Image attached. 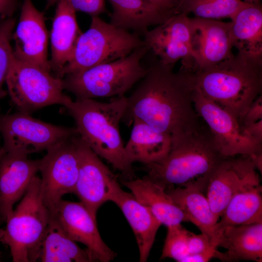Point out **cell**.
<instances>
[{
	"label": "cell",
	"mask_w": 262,
	"mask_h": 262,
	"mask_svg": "<svg viewBox=\"0 0 262 262\" xmlns=\"http://www.w3.org/2000/svg\"><path fill=\"white\" fill-rule=\"evenodd\" d=\"M78 135L51 147L40 159L41 193L50 214L54 213L64 195L74 192L79 173Z\"/></svg>",
	"instance_id": "cell-10"
},
{
	"label": "cell",
	"mask_w": 262,
	"mask_h": 262,
	"mask_svg": "<svg viewBox=\"0 0 262 262\" xmlns=\"http://www.w3.org/2000/svg\"><path fill=\"white\" fill-rule=\"evenodd\" d=\"M143 41L159 57L161 64L174 66L180 60V70L190 72L193 65L190 17L179 12L144 33Z\"/></svg>",
	"instance_id": "cell-12"
},
{
	"label": "cell",
	"mask_w": 262,
	"mask_h": 262,
	"mask_svg": "<svg viewBox=\"0 0 262 262\" xmlns=\"http://www.w3.org/2000/svg\"><path fill=\"white\" fill-rule=\"evenodd\" d=\"M189 255L201 253L212 247H216L203 233L196 234L189 231L188 239Z\"/></svg>",
	"instance_id": "cell-33"
},
{
	"label": "cell",
	"mask_w": 262,
	"mask_h": 262,
	"mask_svg": "<svg viewBox=\"0 0 262 262\" xmlns=\"http://www.w3.org/2000/svg\"><path fill=\"white\" fill-rule=\"evenodd\" d=\"M193 102L196 113L208 127L222 156L251 157L262 153V145L245 134L237 118L195 88Z\"/></svg>",
	"instance_id": "cell-11"
},
{
	"label": "cell",
	"mask_w": 262,
	"mask_h": 262,
	"mask_svg": "<svg viewBox=\"0 0 262 262\" xmlns=\"http://www.w3.org/2000/svg\"><path fill=\"white\" fill-rule=\"evenodd\" d=\"M144 45L135 33L92 16L90 27L79 37L59 78L125 57Z\"/></svg>",
	"instance_id": "cell-7"
},
{
	"label": "cell",
	"mask_w": 262,
	"mask_h": 262,
	"mask_svg": "<svg viewBox=\"0 0 262 262\" xmlns=\"http://www.w3.org/2000/svg\"><path fill=\"white\" fill-rule=\"evenodd\" d=\"M243 132L247 137L262 145V119L241 125Z\"/></svg>",
	"instance_id": "cell-35"
},
{
	"label": "cell",
	"mask_w": 262,
	"mask_h": 262,
	"mask_svg": "<svg viewBox=\"0 0 262 262\" xmlns=\"http://www.w3.org/2000/svg\"><path fill=\"white\" fill-rule=\"evenodd\" d=\"M15 24V19L12 17L0 23V100L7 94L3 89V85L14 58L11 41Z\"/></svg>",
	"instance_id": "cell-30"
},
{
	"label": "cell",
	"mask_w": 262,
	"mask_h": 262,
	"mask_svg": "<svg viewBox=\"0 0 262 262\" xmlns=\"http://www.w3.org/2000/svg\"><path fill=\"white\" fill-rule=\"evenodd\" d=\"M122 184L167 227L189 222L165 189L146 175L142 179L123 180Z\"/></svg>",
	"instance_id": "cell-23"
},
{
	"label": "cell",
	"mask_w": 262,
	"mask_h": 262,
	"mask_svg": "<svg viewBox=\"0 0 262 262\" xmlns=\"http://www.w3.org/2000/svg\"><path fill=\"white\" fill-rule=\"evenodd\" d=\"M16 0H0V15L10 17L16 9Z\"/></svg>",
	"instance_id": "cell-38"
},
{
	"label": "cell",
	"mask_w": 262,
	"mask_h": 262,
	"mask_svg": "<svg viewBox=\"0 0 262 262\" xmlns=\"http://www.w3.org/2000/svg\"><path fill=\"white\" fill-rule=\"evenodd\" d=\"M245 2L249 4H255L260 3V0H244Z\"/></svg>",
	"instance_id": "cell-41"
},
{
	"label": "cell",
	"mask_w": 262,
	"mask_h": 262,
	"mask_svg": "<svg viewBox=\"0 0 262 262\" xmlns=\"http://www.w3.org/2000/svg\"><path fill=\"white\" fill-rule=\"evenodd\" d=\"M250 157H225L211 174L205 193L211 208L219 219L231 198L246 186L261 182Z\"/></svg>",
	"instance_id": "cell-14"
},
{
	"label": "cell",
	"mask_w": 262,
	"mask_h": 262,
	"mask_svg": "<svg viewBox=\"0 0 262 262\" xmlns=\"http://www.w3.org/2000/svg\"><path fill=\"white\" fill-rule=\"evenodd\" d=\"M261 119H262V96L260 95L250 105L239 122L241 125Z\"/></svg>",
	"instance_id": "cell-34"
},
{
	"label": "cell",
	"mask_w": 262,
	"mask_h": 262,
	"mask_svg": "<svg viewBox=\"0 0 262 262\" xmlns=\"http://www.w3.org/2000/svg\"><path fill=\"white\" fill-rule=\"evenodd\" d=\"M162 11L170 15L177 13L180 0H147Z\"/></svg>",
	"instance_id": "cell-36"
},
{
	"label": "cell",
	"mask_w": 262,
	"mask_h": 262,
	"mask_svg": "<svg viewBox=\"0 0 262 262\" xmlns=\"http://www.w3.org/2000/svg\"><path fill=\"white\" fill-rule=\"evenodd\" d=\"M244 3L241 0H180L177 13H192L204 19H231Z\"/></svg>",
	"instance_id": "cell-29"
},
{
	"label": "cell",
	"mask_w": 262,
	"mask_h": 262,
	"mask_svg": "<svg viewBox=\"0 0 262 262\" xmlns=\"http://www.w3.org/2000/svg\"><path fill=\"white\" fill-rule=\"evenodd\" d=\"M158 62L148 68L127 97L122 121L139 119L154 129L179 139L202 124L193 102L194 87L189 74Z\"/></svg>",
	"instance_id": "cell-1"
},
{
	"label": "cell",
	"mask_w": 262,
	"mask_h": 262,
	"mask_svg": "<svg viewBox=\"0 0 262 262\" xmlns=\"http://www.w3.org/2000/svg\"><path fill=\"white\" fill-rule=\"evenodd\" d=\"M4 233V229L0 227V241L2 239Z\"/></svg>",
	"instance_id": "cell-42"
},
{
	"label": "cell",
	"mask_w": 262,
	"mask_h": 262,
	"mask_svg": "<svg viewBox=\"0 0 262 262\" xmlns=\"http://www.w3.org/2000/svg\"><path fill=\"white\" fill-rule=\"evenodd\" d=\"M127 105V97H115L108 102L94 99H72L65 107L74 119L81 138L99 157L128 178L133 176L126 158L119 130Z\"/></svg>",
	"instance_id": "cell-2"
},
{
	"label": "cell",
	"mask_w": 262,
	"mask_h": 262,
	"mask_svg": "<svg viewBox=\"0 0 262 262\" xmlns=\"http://www.w3.org/2000/svg\"><path fill=\"white\" fill-rule=\"evenodd\" d=\"M195 89L238 121L262 91V60L240 52L213 67L188 72Z\"/></svg>",
	"instance_id": "cell-3"
},
{
	"label": "cell",
	"mask_w": 262,
	"mask_h": 262,
	"mask_svg": "<svg viewBox=\"0 0 262 262\" xmlns=\"http://www.w3.org/2000/svg\"><path fill=\"white\" fill-rule=\"evenodd\" d=\"M40 159L0 148V219L5 221L39 172Z\"/></svg>",
	"instance_id": "cell-18"
},
{
	"label": "cell",
	"mask_w": 262,
	"mask_h": 262,
	"mask_svg": "<svg viewBox=\"0 0 262 262\" xmlns=\"http://www.w3.org/2000/svg\"><path fill=\"white\" fill-rule=\"evenodd\" d=\"M188 219L218 247L216 225L218 221L204 194L205 188L198 183H190L165 190Z\"/></svg>",
	"instance_id": "cell-20"
},
{
	"label": "cell",
	"mask_w": 262,
	"mask_h": 262,
	"mask_svg": "<svg viewBox=\"0 0 262 262\" xmlns=\"http://www.w3.org/2000/svg\"><path fill=\"white\" fill-rule=\"evenodd\" d=\"M148 50L145 45L125 57L66 75L64 89L76 99L125 96L145 75L141 61Z\"/></svg>",
	"instance_id": "cell-5"
},
{
	"label": "cell",
	"mask_w": 262,
	"mask_h": 262,
	"mask_svg": "<svg viewBox=\"0 0 262 262\" xmlns=\"http://www.w3.org/2000/svg\"><path fill=\"white\" fill-rule=\"evenodd\" d=\"M0 133L3 141L1 149L28 156L78 134L75 127L55 125L20 112L0 115Z\"/></svg>",
	"instance_id": "cell-9"
},
{
	"label": "cell",
	"mask_w": 262,
	"mask_h": 262,
	"mask_svg": "<svg viewBox=\"0 0 262 262\" xmlns=\"http://www.w3.org/2000/svg\"></svg>",
	"instance_id": "cell-43"
},
{
	"label": "cell",
	"mask_w": 262,
	"mask_h": 262,
	"mask_svg": "<svg viewBox=\"0 0 262 262\" xmlns=\"http://www.w3.org/2000/svg\"><path fill=\"white\" fill-rule=\"evenodd\" d=\"M79 173L73 193L93 216L98 208L110 201L119 185L116 176L81 138L76 137Z\"/></svg>",
	"instance_id": "cell-13"
},
{
	"label": "cell",
	"mask_w": 262,
	"mask_h": 262,
	"mask_svg": "<svg viewBox=\"0 0 262 262\" xmlns=\"http://www.w3.org/2000/svg\"><path fill=\"white\" fill-rule=\"evenodd\" d=\"M39 260L41 262H96L90 251L81 248L70 239L55 217L50 214Z\"/></svg>",
	"instance_id": "cell-28"
},
{
	"label": "cell",
	"mask_w": 262,
	"mask_h": 262,
	"mask_svg": "<svg viewBox=\"0 0 262 262\" xmlns=\"http://www.w3.org/2000/svg\"><path fill=\"white\" fill-rule=\"evenodd\" d=\"M230 38L238 52L262 60V7L245 2L231 19Z\"/></svg>",
	"instance_id": "cell-24"
},
{
	"label": "cell",
	"mask_w": 262,
	"mask_h": 262,
	"mask_svg": "<svg viewBox=\"0 0 262 262\" xmlns=\"http://www.w3.org/2000/svg\"><path fill=\"white\" fill-rule=\"evenodd\" d=\"M132 124L130 137L124 146L129 162L131 164L135 162L146 164L163 159L170 149L171 137L139 119H134Z\"/></svg>",
	"instance_id": "cell-25"
},
{
	"label": "cell",
	"mask_w": 262,
	"mask_h": 262,
	"mask_svg": "<svg viewBox=\"0 0 262 262\" xmlns=\"http://www.w3.org/2000/svg\"><path fill=\"white\" fill-rule=\"evenodd\" d=\"M113 12L110 23L129 31L145 33L153 25H158L172 15H168L147 0H108Z\"/></svg>",
	"instance_id": "cell-26"
},
{
	"label": "cell",
	"mask_w": 262,
	"mask_h": 262,
	"mask_svg": "<svg viewBox=\"0 0 262 262\" xmlns=\"http://www.w3.org/2000/svg\"><path fill=\"white\" fill-rule=\"evenodd\" d=\"M66 235L86 246L96 262H109L116 253L103 241L98 231L96 217L81 202L62 199L52 214Z\"/></svg>",
	"instance_id": "cell-16"
},
{
	"label": "cell",
	"mask_w": 262,
	"mask_h": 262,
	"mask_svg": "<svg viewBox=\"0 0 262 262\" xmlns=\"http://www.w3.org/2000/svg\"><path fill=\"white\" fill-rule=\"evenodd\" d=\"M190 24L193 65L190 73L210 69L234 55L230 21L194 17Z\"/></svg>",
	"instance_id": "cell-15"
},
{
	"label": "cell",
	"mask_w": 262,
	"mask_h": 262,
	"mask_svg": "<svg viewBox=\"0 0 262 262\" xmlns=\"http://www.w3.org/2000/svg\"><path fill=\"white\" fill-rule=\"evenodd\" d=\"M60 0H47L46 9L57 3Z\"/></svg>",
	"instance_id": "cell-40"
},
{
	"label": "cell",
	"mask_w": 262,
	"mask_h": 262,
	"mask_svg": "<svg viewBox=\"0 0 262 262\" xmlns=\"http://www.w3.org/2000/svg\"><path fill=\"white\" fill-rule=\"evenodd\" d=\"M189 231L181 224L168 227L161 259L171 258L177 262H182L189 254Z\"/></svg>",
	"instance_id": "cell-31"
},
{
	"label": "cell",
	"mask_w": 262,
	"mask_h": 262,
	"mask_svg": "<svg viewBox=\"0 0 262 262\" xmlns=\"http://www.w3.org/2000/svg\"><path fill=\"white\" fill-rule=\"evenodd\" d=\"M216 258L224 262H262V223L228 226L220 233Z\"/></svg>",
	"instance_id": "cell-22"
},
{
	"label": "cell",
	"mask_w": 262,
	"mask_h": 262,
	"mask_svg": "<svg viewBox=\"0 0 262 262\" xmlns=\"http://www.w3.org/2000/svg\"><path fill=\"white\" fill-rule=\"evenodd\" d=\"M49 218V212L42 200L40 178L37 175L5 220L0 241L9 247L13 262L39 260Z\"/></svg>",
	"instance_id": "cell-6"
},
{
	"label": "cell",
	"mask_w": 262,
	"mask_h": 262,
	"mask_svg": "<svg viewBox=\"0 0 262 262\" xmlns=\"http://www.w3.org/2000/svg\"><path fill=\"white\" fill-rule=\"evenodd\" d=\"M50 32L51 70L59 78L70 59L77 40L82 33L76 19V11L67 0L57 3Z\"/></svg>",
	"instance_id": "cell-21"
},
{
	"label": "cell",
	"mask_w": 262,
	"mask_h": 262,
	"mask_svg": "<svg viewBox=\"0 0 262 262\" xmlns=\"http://www.w3.org/2000/svg\"><path fill=\"white\" fill-rule=\"evenodd\" d=\"M262 190L260 182L251 184L231 198L216 225L218 242L220 232L227 227L262 223Z\"/></svg>",
	"instance_id": "cell-27"
},
{
	"label": "cell",
	"mask_w": 262,
	"mask_h": 262,
	"mask_svg": "<svg viewBox=\"0 0 262 262\" xmlns=\"http://www.w3.org/2000/svg\"><path fill=\"white\" fill-rule=\"evenodd\" d=\"M257 170H258L261 173L262 171V153L250 157Z\"/></svg>",
	"instance_id": "cell-39"
},
{
	"label": "cell",
	"mask_w": 262,
	"mask_h": 262,
	"mask_svg": "<svg viewBox=\"0 0 262 262\" xmlns=\"http://www.w3.org/2000/svg\"><path fill=\"white\" fill-rule=\"evenodd\" d=\"M224 157L206 125L172 140L163 159L145 165L147 176L165 190L196 183L206 190L211 174Z\"/></svg>",
	"instance_id": "cell-4"
},
{
	"label": "cell",
	"mask_w": 262,
	"mask_h": 262,
	"mask_svg": "<svg viewBox=\"0 0 262 262\" xmlns=\"http://www.w3.org/2000/svg\"><path fill=\"white\" fill-rule=\"evenodd\" d=\"M75 11L98 16L105 11V0H67Z\"/></svg>",
	"instance_id": "cell-32"
},
{
	"label": "cell",
	"mask_w": 262,
	"mask_h": 262,
	"mask_svg": "<svg viewBox=\"0 0 262 262\" xmlns=\"http://www.w3.org/2000/svg\"><path fill=\"white\" fill-rule=\"evenodd\" d=\"M110 201L120 209L133 231L139 248V261L147 262L162 224L147 207L131 193L123 190L119 185Z\"/></svg>",
	"instance_id": "cell-19"
},
{
	"label": "cell",
	"mask_w": 262,
	"mask_h": 262,
	"mask_svg": "<svg viewBox=\"0 0 262 262\" xmlns=\"http://www.w3.org/2000/svg\"><path fill=\"white\" fill-rule=\"evenodd\" d=\"M15 58L51 71L48 59V34L43 14L32 0H23L17 26L13 33Z\"/></svg>",
	"instance_id": "cell-17"
},
{
	"label": "cell",
	"mask_w": 262,
	"mask_h": 262,
	"mask_svg": "<svg viewBox=\"0 0 262 262\" xmlns=\"http://www.w3.org/2000/svg\"><path fill=\"white\" fill-rule=\"evenodd\" d=\"M217 251V248L212 247L201 253L188 255L182 262H207L215 258Z\"/></svg>",
	"instance_id": "cell-37"
},
{
	"label": "cell",
	"mask_w": 262,
	"mask_h": 262,
	"mask_svg": "<svg viewBox=\"0 0 262 262\" xmlns=\"http://www.w3.org/2000/svg\"><path fill=\"white\" fill-rule=\"evenodd\" d=\"M5 82L11 100L20 112L30 115L51 105L65 106L71 100L63 92V78L14 56Z\"/></svg>",
	"instance_id": "cell-8"
}]
</instances>
